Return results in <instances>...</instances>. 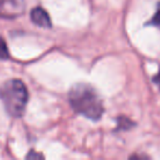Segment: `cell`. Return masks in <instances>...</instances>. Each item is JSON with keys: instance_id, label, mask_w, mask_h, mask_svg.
Segmentation results:
<instances>
[{"instance_id": "8992f818", "label": "cell", "mask_w": 160, "mask_h": 160, "mask_svg": "<svg viewBox=\"0 0 160 160\" xmlns=\"http://www.w3.org/2000/svg\"><path fill=\"white\" fill-rule=\"evenodd\" d=\"M149 24L153 25V27L158 28V29L160 30V2L158 3L156 12H155V14H153L152 19L150 20V22H149Z\"/></svg>"}, {"instance_id": "6da1fadb", "label": "cell", "mask_w": 160, "mask_h": 160, "mask_svg": "<svg viewBox=\"0 0 160 160\" xmlns=\"http://www.w3.org/2000/svg\"><path fill=\"white\" fill-rule=\"evenodd\" d=\"M69 103L78 114L92 121L101 118L104 108L98 92L87 83H77L69 91Z\"/></svg>"}, {"instance_id": "3957f363", "label": "cell", "mask_w": 160, "mask_h": 160, "mask_svg": "<svg viewBox=\"0 0 160 160\" xmlns=\"http://www.w3.org/2000/svg\"><path fill=\"white\" fill-rule=\"evenodd\" d=\"M24 10V0H0V17L16 18Z\"/></svg>"}, {"instance_id": "52a82bcc", "label": "cell", "mask_w": 160, "mask_h": 160, "mask_svg": "<svg viewBox=\"0 0 160 160\" xmlns=\"http://www.w3.org/2000/svg\"><path fill=\"white\" fill-rule=\"evenodd\" d=\"M153 81H155V83H157L158 87L160 88V70H159V72L153 77Z\"/></svg>"}, {"instance_id": "5b68a950", "label": "cell", "mask_w": 160, "mask_h": 160, "mask_svg": "<svg viewBox=\"0 0 160 160\" xmlns=\"http://www.w3.org/2000/svg\"><path fill=\"white\" fill-rule=\"evenodd\" d=\"M10 57L9 51L7 48V44H6L5 40L2 38H0V58L1 59H8Z\"/></svg>"}, {"instance_id": "7a4b0ae2", "label": "cell", "mask_w": 160, "mask_h": 160, "mask_svg": "<svg viewBox=\"0 0 160 160\" xmlns=\"http://www.w3.org/2000/svg\"><path fill=\"white\" fill-rule=\"evenodd\" d=\"M0 99L10 115L20 118L27 107L29 93L21 80L11 79L0 87Z\"/></svg>"}, {"instance_id": "277c9868", "label": "cell", "mask_w": 160, "mask_h": 160, "mask_svg": "<svg viewBox=\"0 0 160 160\" xmlns=\"http://www.w3.org/2000/svg\"><path fill=\"white\" fill-rule=\"evenodd\" d=\"M31 20L34 24L38 25V27H41V28L47 29V28L52 27L51 18H49L48 13L41 7H36V8H34V9H32Z\"/></svg>"}]
</instances>
